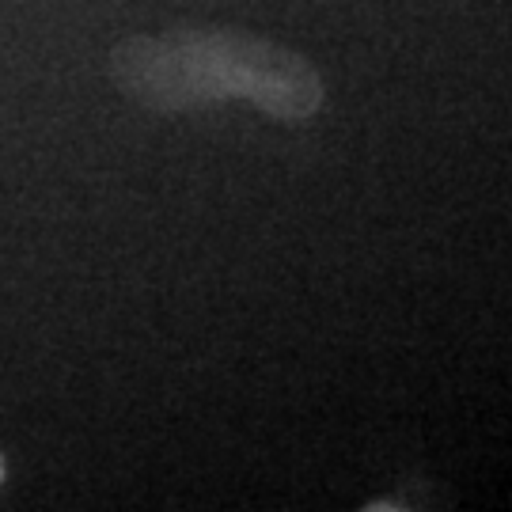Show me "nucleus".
<instances>
[{
	"mask_svg": "<svg viewBox=\"0 0 512 512\" xmlns=\"http://www.w3.org/2000/svg\"><path fill=\"white\" fill-rule=\"evenodd\" d=\"M118 92L156 114L247 103L274 122H308L327 88L304 54L236 27H179L122 38L110 50Z\"/></svg>",
	"mask_w": 512,
	"mask_h": 512,
	"instance_id": "nucleus-1",
	"label": "nucleus"
}]
</instances>
